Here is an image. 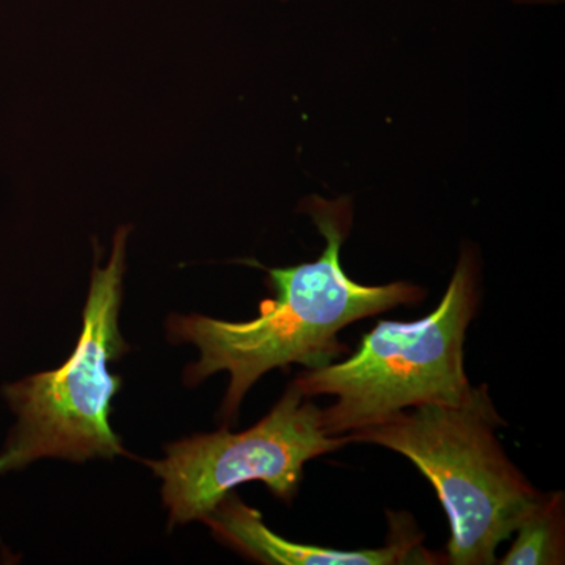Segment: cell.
Instances as JSON below:
<instances>
[{"instance_id": "cell-1", "label": "cell", "mask_w": 565, "mask_h": 565, "mask_svg": "<svg viewBox=\"0 0 565 565\" xmlns=\"http://www.w3.org/2000/svg\"><path fill=\"white\" fill-rule=\"evenodd\" d=\"M305 211L322 233L326 248L316 262L266 269L275 299L264 300L258 318L243 322L202 315L170 318V338L200 351L199 362L185 370V384H200L222 371L230 374L222 404L226 423L264 374L289 364L308 370L327 366L348 351L338 340L345 327L424 299L423 289L412 282L366 286L345 275L340 253L352 225L348 199L327 202L311 196Z\"/></svg>"}, {"instance_id": "cell-2", "label": "cell", "mask_w": 565, "mask_h": 565, "mask_svg": "<svg viewBox=\"0 0 565 565\" xmlns=\"http://www.w3.org/2000/svg\"><path fill=\"white\" fill-rule=\"evenodd\" d=\"M504 424L486 386L470 403L419 405L344 437L399 452L433 484L451 525L445 563L492 565L542 497L498 440Z\"/></svg>"}, {"instance_id": "cell-3", "label": "cell", "mask_w": 565, "mask_h": 565, "mask_svg": "<svg viewBox=\"0 0 565 565\" xmlns=\"http://www.w3.org/2000/svg\"><path fill=\"white\" fill-rule=\"evenodd\" d=\"M478 305V266L463 252L433 313L415 322L375 323L348 360L308 370L292 385L303 397L334 396L322 411L330 437L375 426L419 405L470 403L487 386L471 385L463 363L465 338Z\"/></svg>"}, {"instance_id": "cell-4", "label": "cell", "mask_w": 565, "mask_h": 565, "mask_svg": "<svg viewBox=\"0 0 565 565\" xmlns=\"http://www.w3.org/2000/svg\"><path fill=\"white\" fill-rule=\"evenodd\" d=\"M128 234V228L118 230L109 264L93 269L84 329L73 355L57 370L3 388L18 424L0 455V473L44 457L84 462L125 455L109 424L110 401L121 385L109 373V363L128 351L118 327Z\"/></svg>"}, {"instance_id": "cell-5", "label": "cell", "mask_w": 565, "mask_h": 565, "mask_svg": "<svg viewBox=\"0 0 565 565\" xmlns=\"http://www.w3.org/2000/svg\"><path fill=\"white\" fill-rule=\"evenodd\" d=\"M349 444L322 427V408L292 384L269 415L244 433L193 435L166 446V457L148 462L163 481L170 526L200 520L237 486L262 481L274 497L291 503L305 463Z\"/></svg>"}, {"instance_id": "cell-6", "label": "cell", "mask_w": 565, "mask_h": 565, "mask_svg": "<svg viewBox=\"0 0 565 565\" xmlns=\"http://www.w3.org/2000/svg\"><path fill=\"white\" fill-rule=\"evenodd\" d=\"M225 544L263 564L278 565H403L438 564L423 546V535L412 523L392 519L388 544L374 550L341 552L326 546L296 544L264 525L256 509L248 508L236 494L228 493L203 520Z\"/></svg>"}, {"instance_id": "cell-7", "label": "cell", "mask_w": 565, "mask_h": 565, "mask_svg": "<svg viewBox=\"0 0 565 565\" xmlns=\"http://www.w3.org/2000/svg\"><path fill=\"white\" fill-rule=\"evenodd\" d=\"M564 494L542 493L533 511L516 527L515 541L501 565H559L565 563Z\"/></svg>"}, {"instance_id": "cell-8", "label": "cell", "mask_w": 565, "mask_h": 565, "mask_svg": "<svg viewBox=\"0 0 565 565\" xmlns=\"http://www.w3.org/2000/svg\"><path fill=\"white\" fill-rule=\"evenodd\" d=\"M522 2H556V0H522Z\"/></svg>"}]
</instances>
